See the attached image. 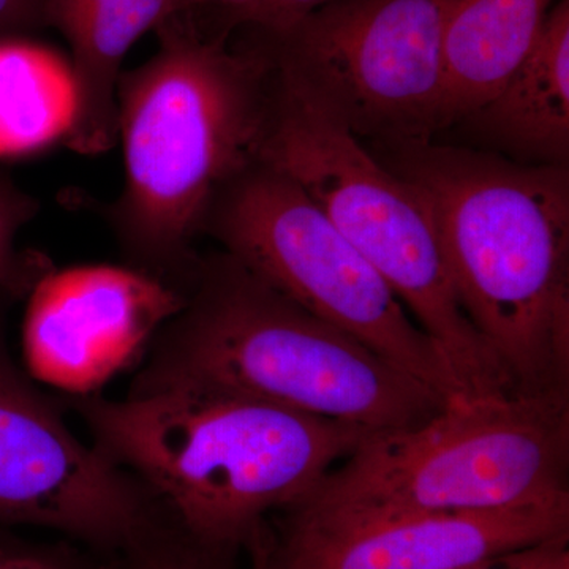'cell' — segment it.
Masks as SVG:
<instances>
[{"mask_svg": "<svg viewBox=\"0 0 569 569\" xmlns=\"http://www.w3.org/2000/svg\"><path fill=\"white\" fill-rule=\"evenodd\" d=\"M254 2L257 0H173V7L174 13L194 11L201 9V7H216V9H222L223 18H227L247 9Z\"/></svg>", "mask_w": 569, "mask_h": 569, "instance_id": "7402d4cb", "label": "cell"}, {"mask_svg": "<svg viewBox=\"0 0 569 569\" xmlns=\"http://www.w3.org/2000/svg\"><path fill=\"white\" fill-rule=\"evenodd\" d=\"M182 305L174 288L127 264L52 268L28 296L26 370L63 396L99 392L140 365L153 336Z\"/></svg>", "mask_w": 569, "mask_h": 569, "instance_id": "30bf717a", "label": "cell"}, {"mask_svg": "<svg viewBox=\"0 0 569 569\" xmlns=\"http://www.w3.org/2000/svg\"><path fill=\"white\" fill-rule=\"evenodd\" d=\"M266 67L258 159L290 176L372 264L432 340L463 399L512 395L459 305L422 193L376 159L298 82L268 59Z\"/></svg>", "mask_w": 569, "mask_h": 569, "instance_id": "8992f818", "label": "cell"}, {"mask_svg": "<svg viewBox=\"0 0 569 569\" xmlns=\"http://www.w3.org/2000/svg\"><path fill=\"white\" fill-rule=\"evenodd\" d=\"M40 201L22 190L9 174L0 173V288L32 291L52 266L44 254L20 252L17 238L37 212Z\"/></svg>", "mask_w": 569, "mask_h": 569, "instance_id": "2e32d148", "label": "cell"}, {"mask_svg": "<svg viewBox=\"0 0 569 569\" xmlns=\"http://www.w3.org/2000/svg\"><path fill=\"white\" fill-rule=\"evenodd\" d=\"M456 0H331L250 40L358 140L377 148L443 129V36Z\"/></svg>", "mask_w": 569, "mask_h": 569, "instance_id": "ba28073f", "label": "cell"}, {"mask_svg": "<svg viewBox=\"0 0 569 569\" xmlns=\"http://www.w3.org/2000/svg\"><path fill=\"white\" fill-rule=\"evenodd\" d=\"M153 32L156 54L119 78L126 179L104 217L127 266L183 296L212 198L258 159L266 62L247 40L206 33L190 11Z\"/></svg>", "mask_w": 569, "mask_h": 569, "instance_id": "6da1fadb", "label": "cell"}, {"mask_svg": "<svg viewBox=\"0 0 569 569\" xmlns=\"http://www.w3.org/2000/svg\"><path fill=\"white\" fill-rule=\"evenodd\" d=\"M467 121L519 156L568 163L569 0H557L526 61Z\"/></svg>", "mask_w": 569, "mask_h": 569, "instance_id": "5bb4252c", "label": "cell"}, {"mask_svg": "<svg viewBox=\"0 0 569 569\" xmlns=\"http://www.w3.org/2000/svg\"><path fill=\"white\" fill-rule=\"evenodd\" d=\"M173 13V0H44L43 26L69 43L77 82V116L63 141L70 151L100 156L114 148L126 56Z\"/></svg>", "mask_w": 569, "mask_h": 569, "instance_id": "7c38bea8", "label": "cell"}, {"mask_svg": "<svg viewBox=\"0 0 569 569\" xmlns=\"http://www.w3.org/2000/svg\"><path fill=\"white\" fill-rule=\"evenodd\" d=\"M568 535L493 553L456 569H569Z\"/></svg>", "mask_w": 569, "mask_h": 569, "instance_id": "ac0fdd59", "label": "cell"}, {"mask_svg": "<svg viewBox=\"0 0 569 569\" xmlns=\"http://www.w3.org/2000/svg\"><path fill=\"white\" fill-rule=\"evenodd\" d=\"M112 462L209 553L257 545L266 518L306 500L367 437L359 427L219 391L61 396Z\"/></svg>", "mask_w": 569, "mask_h": 569, "instance_id": "277c9868", "label": "cell"}, {"mask_svg": "<svg viewBox=\"0 0 569 569\" xmlns=\"http://www.w3.org/2000/svg\"><path fill=\"white\" fill-rule=\"evenodd\" d=\"M557 0H456L443 36L441 123L492 99L533 50Z\"/></svg>", "mask_w": 569, "mask_h": 569, "instance_id": "4fadbf2b", "label": "cell"}, {"mask_svg": "<svg viewBox=\"0 0 569 569\" xmlns=\"http://www.w3.org/2000/svg\"><path fill=\"white\" fill-rule=\"evenodd\" d=\"M568 396L458 399L406 429L372 433L288 520L336 527L493 511L569 493Z\"/></svg>", "mask_w": 569, "mask_h": 569, "instance_id": "5b68a950", "label": "cell"}, {"mask_svg": "<svg viewBox=\"0 0 569 569\" xmlns=\"http://www.w3.org/2000/svg\"><path fill=\"white\" fill-rule=\"evenodd\" d=\"M0 569H91L70 550L0 537Z\"/></svg>", "mask_w": 569, "mask_h": 569, "instance_id": "d6986e66", "label": "cell"}, {"mask_svg": "<svg viewBox=\"0 0 569 569\" xmlns=\"http://www.w3.org/2000/svg\"><path fill=\"white\" fill-rule=\"evenodd\" d=\"M192 389L252 397L372 433L421 425L448 406L223 250L200 254L181 309L153 336L126 397Z\"/></svg>", "mask_w": 569, "mask_h": 569, "instance_id": "3957f363", "label": "cell"}, {"mask_svg": "<svg viewBox=\"0 0 569 569\" xmlns=\"http://www.w3.org/2000/svg\"><path fill=\"white\" fill-rule=\"evenodd\" d=\"M77 116L69 59L29 37L0 39V159L66 141Z\"/></svg>", "mask_w": 569, "mask_h": 569, "instance_id": "9a60e30c", "label": "cell"}, {"mask_svg": "<svg viewBox=\"0 0 569 569\" xmlns=\"http://www.w3.org/2000/svg\"><path fill=\"white\" fill-rule=\"evenodd\" d=\"M22 288H0V527H39L103 549L146 548L174 526L137 475L74 437L61 402L14 361L7 337Z\"/></svg>", "mask_w": 569, "mask_h": 569, "instance_id": "9c48e42d", "label": "cell"}, {"mask_svg": "<svg viewBox=\"0 0 569 569\" xmlns=\"http://www.w3.org/2000/svg\"><path fill=\"white\" fill-rule=\"evenodd\" d=\"M201 234L448 403L463 399L395 291L290 176L254 159L212 198Z\"/></svg>", "mask_w": 569, "mask_h": 569, "instance_id": "52a82bcc", "label": "cell"}, {"mask_svg": "<svg viewBox=\"0 0 569 569\" xmlns=\"http://www.w3.org/2000/svg\"><path fill=\"white\" fill-rule=\"evenodd\" d=\"M569 533V493L478 512L400 516L351 526L288 520L258 569H456Z\"/></svg>", "mask_w": 569, "mask_h": 569, "instance_id": "8fae6325", "label": "cell"}, {"mask_svg": "<svg viewBox=\"0 0 569 569\" xmlns=\"http://www.w3.org/2000/svg\"><path fill=\"white\" fill-rule=\"evenodd\" d=\"M206 550L193 545L192 549H179L164 545L162 539L152 542L148 548L137 550V565L132 569H213L206 563Z\"/></svg>", "mask_w": 569, "mask_h": 569, "instance_id": "ffe728a7", "label": "cell"}, {"mask_svg": "<svg viewBox=\"0 0 569 569\" xmlns=\"http://www.w3.org/2000/svg\"><path fill=\"white\" fill-rule=\"evenodd\" d=\"M328 2L331 0H257L247 9L223 18V28L228 31L244 28L257 32H280Z\"/></svg>", "mask_w": 569, "mask_h": 569, "instance_id": "e0dca14e", "label": "cell"}, {"mask_svg": "<svg viewBox=\"0 0 569 569\" xmlns=\"http://www.w3.org/2000/svg\"><path fill=\"white\" fill-rule=\"evenodd\" d=\"M380 149L426 198L459 305L512 391L569 397L568 164L433 140Z\"/></svg>", "mask_w": 569, "mask_h": 569, "instance_id": "7a4b0ae2", "label": "cell"}, {"mask_svg": "<svg viewBox=\"0 0 569 569\" xmlns=\"http://www.w3.org/2000/svg\"><path fill=\"white\" fill-rule=\"evenodd\" d=\"M44 0H0V39L29 37L43 26Z\"/></svg>", "mask_w": 569, "mask_h": 569, "instance_id": "44dd1931", "label": "cell"}]
</instances>
